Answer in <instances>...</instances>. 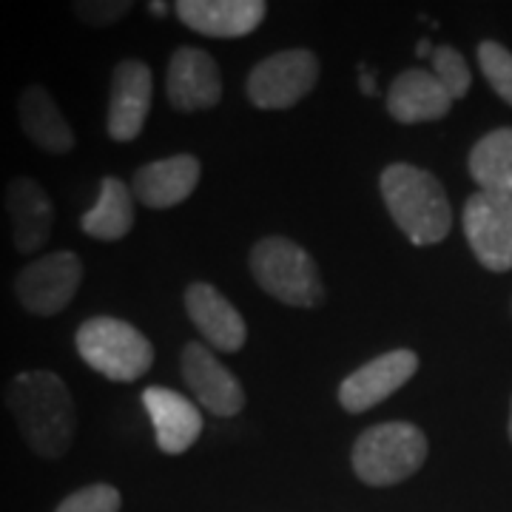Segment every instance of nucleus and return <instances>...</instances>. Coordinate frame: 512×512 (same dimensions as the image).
<instances>
[{
	"instance_id": "f257e3e1",
	"label": "nucleus",
	"mask_w": 512,
	"mask_h": 512,
	"mask_svg": "<svg viewBox=\"0 0 512 512\" xmlns=\"http://www.w3.org/2000/svg\"><path fill=\"white\" fill-rule=\"evenodd\" d=\"M3 404L18 424L23 444L46 461L69 453L77 433V410L69 384L52 370H23L6 384Z\"/></svg>"
},
{
	"instance_id": "f03ea898",
	"label": "nucleus",
	"mask_w": 512,
	"mask_h": 512,
	"mask_svg": "<svg viewBox=\"0 0 512 512\" xmlns=\"http://www.w3.org/2000/svg\"><path fill=\"white\" fill-rule=\"evenodd\" d=\"M382 200L393 222L413 245H439L453 228V205L436 174L419 165L393 163L379 177Z\"/></svg>"
},
{
	"instance_id": "7ed1b4c3",
	"label": "nucleus",
	"mask_w": 512,
	"mask_h": 512,
	"mask_svg": "<svg viewBox=\"0 0 512 512\" xmlns=\"http://www.w3.org/2000/svg\"><path fill=\"white\" fill-rule=\"evenodd\" d=\"M427 436L410 421L373 424L353 444V473L367 487H393L427 461Z\"/></svg>"
},
{
	"instance_id": "20e7f679",
	"label": "nucleus",
	"mask_w": 512,
	"mask_h": 512,
	"mask_svg": "<svg viewBox=\"0 0 512 512\" xmlns=\"http://www.w3.org/2000/svg\"><path fill=\"white\" fill-rule=\"evenodd\" d=\"M251 274L256 285L282 305L316 308L325 299L313 256L288 237L259 239L251 248Z\"/></svg>"
},
{
	"instance_id": "39448f33",
	"label": "nucleus",
	"mask_w": 512,
	"mask_h": 512,
	"mask_svg": "<svg viewBox=\"0 0 512 512\" xmlns=\"http://www.w3.org/2000/svg\"><path fill=\"white\" fill-rule=\"evenodd\" d=\"M86 365L111 382H137L154 365V348L134 325L117 316H92L74 333Z\"/></svg>"
},
{
	"instance_id": "423d86ee",
	"label": "nucleus",
	"mask_w": 512,
	"mask_h": 512,
	"mask_svg": "<svg viewBox=\"0 0 512 512\" xmlns=\"http://www.w3.org/2000/svg\"><path fill=\"white\" fill-rule=\"evenodd\" d=\"M83 259L74 251H55L23 265L15 276V296L20 308L32 316L63 313L80 291Z\"/></svg>"
},
{
	"instance_id": "0eeeda50",
	"label": "nucleus",
	"mask_w": 512,
	"mask_h": 512,
	"mask_svg": "<svg viewBox=\"0 0 512 512\" xmlns=\"http://www.w3.org/2000/svg\"><path fill=\"white\" fill-rule=\"evenodd\" d=\"M319 80V57L308 49H288L265 57L248 74L245 92L256 109L279 111L296 106Z\"/></svg>"
},
{
	"instance_id": "6e6552de",
	"label": "nucleus",
	"mask_w": 512,
	"mask_h": 512,
	"mask_svg": "<svg viewBox=\"0 0 512 512\" xmlns=\"http://www.w3.org/2000/svg\"><path fill=\"white\" fill-rule=\"evenodd\" d=\"M461 222L473 254L487 271H512V197L478 191L464 205Z\"/></svg>"
},
{
	"instance_id": "1a4fd4ad",
	"label": "nucleus",
	"mask_w": 512,
	"mask_h": 512,
	"mask_svg": "<svg viewBox=\"0 0 512 512\" xmlns=\"http://www.w3.org/2000/svg\"><path fill=\"white\" fill-rule=\"evenodd\" d=\"M154 77L143 60H120L111 72L106 131L114 143H131L146 128Z\"/></svg>"
},
{
	"instance_id": "9d476101",
	"label": "nucleus",
	"mask_w": 512,
	"mask_h": 512,
	"mask_svg": "<svg viewBox=\"0 0 512 512\" xmlns=\"http://www.w3.org/2000/svg\"><path fill=\"white\" fill-rule=\"evenodd\" d=\"M419 370V356L413 350H390L376 356L359 370H353L339 387V404L348 413H367L370 407L390 399L399 387L410 382Z\"/></svg>"
},
{
	"instance_id": "9b49d317",
	"label": "nucleus",
	"mask_w": 512,
	"mask_h": 512,
	"mask_svg": "<svg viewBox=\"0 0 512 512\" xmlns=\"http://www.w3.org/2000/svg\"><path fill=\"white\" fill-rule=\"evenodd\" d=\"M165 94L174 111L191 114L214 109L222 100V74L217 60L202 49L180 46L168 60Z\"/></svg>"
},
{
	"instance_id": "f8f14e48",
	"label": "nucleus",
	"mask_w": 512,
	"mask_h": 512,
	"mask_svg": "<svg viewBox=\"0 0 512 512\" xmlns=\"http://www.w3.org/2000/svg\"><path fill=\"white\" fill-rule=\"evenodd\" d=\"M183 379L194 399L220 419H231L245 407V390L239 379L202 342L185 345Z\"/></svg>"
},
{
	"instance_id": "ddd939ff",
	"label": "nucleus",
	"mask_w": 512,
	"mask_h": 512,
	"mask_svg": "<svg viewBox=\"0 0 512 512\" xmlns=\"http://www.w3.org/2000/svg\"><path fill=\"white\" fill-rule=\"evenodd\" d=\"M3 205L12 225V245L23 256L37 254L55 225V202L46 194V188L32 177H15L3 191Z\"/></svg>"
},
{
	"instance_id": "4468645a",
	"label": "nucleus",
	"mask_w": 512,
	"mask_h": 512,
	"mask_svg": "<svg viewBox=\"0 0 512 512\" xmlns=\"http://www.w3.org/2000/svg\"><path fill=\"white\" fill-rule=\"evenodd\" d=\"M202 165L194 154H174L140 165L131 177V194L146 208H174L185 202L200 183Z\"/></svg>"
},
{
	"instance_id": "2eb2a0df",
	"label": "nucleus",
	"mask_w": 512,
	"mask_h": 512,
	"mask_svg": "<svg viewBox=\"0 0 512 512\" xmlns=\"http://www.w3.org/2000/svg\"><path fill=\"white\" fill-rule=\"evenodd\" d=\"M185 313L211 348L222 350V353H237L245 348V339H248L245 319L214 285H208V282L188 285Z\"/></svg>"
},
{
	"instance_id": "dca6fc26",
	"label": "nucleus",
	"mask_w": 512,
	"mask_h": 512,
	"mask_svg": "<svg viewBox=\"0 0 512 512\" xmlns=\"http://www.w3.org/2000/svg\"><path fill=\"white\" fill-rule=\"evenodd\" d=\"M143 404L151 416L154 433H157V447L163 453L183 456L194 447V441L200 439V410H197V404L188 402L183 393L168 390V387H146Z\"/></svg>"
},
{
	"instance_id": "f3484780",
	"label": "nucleus",
	"mask_w": 512,
	"mask_h": 512,
	"mask_svg": "<svg viewBox=\"0 0 512 512\" xmlns=\"http://www.w3.org/2000/svg\"><path fill=\"white\" fill-rule=\"evenodd\" d=\"M453 103L456 100L436 80V74L427 69H407L390 83L387 92V114L402 126L441 120L453 109Z\"/></svg>"
},
{
	"instance_id": "a211bd4d",
	"label": "nucleus",
	"mask_w": 512,
	"mask_h": 512,
	"mask_svg": "<svg viewBox=\"0 0 512 512\" xmlns=\"http://www.w3.org/2000/svg\"><path fill=\"white\" fill-rule=\"evenodd\" d=\"M177 18L205 37H245L262 23V0H180Z\"/></svg>"
},
{
	"instance_id": "6ab92c4d",
	"label": "nucleus",
	"mask_w": 512,
	"mask_h": 512,
	"mask_svg": "<svg viewBox=\"0 0 512 512\" xmlns=\"http://www.w3.org/2000/svg\"><path fill=\"white\" fill-rule=\"evenodd\" d=\"M18 120L23 134L35 143L40 151L63 157L74 148V131L69 120L63 117V111L55 103V97L49 94L46 86L29 83L18 94Z\"/></svg>"
},
{
	"instance_id": "aec40b11",
	"label": "nucleus",
	"mask_w": 512,
	"mask_h": 512,
	"mask_svg": "<svg viewBox=\"0 0 512 512\" xmlns=\"http://www.w3.org/2000/svg\"><path fill=\"white\" fill-rule=\"evenodd\" d=\"M83 234L100 242H120L134 228V194L120 177H103L100 194L80 220Z\"/></svg>"
},
{
	"instance_id": "412c9836",
	"label": "nucleus",
	"mask_w": 512,
	"mask_h": 512,
	"mask_svg": "<svg viewBox=\"0 0 512 512\" xmlns=\"http://www.w3.org/2000/svg\"><path fill=\"white\" fill-rule=\"evenodd\" d=\"M470 177L481 191L512 197V128L484 134L470 151Z\"/></svg>"
},
{
	"instance_id": "4be33fe9",
	"label": "nucleus",
	"mask_w": 512,
	"mask_h": 512,
	"mask_svg": "<svg viewBox=\"0 0 512 512\" xmlns=\"http://www.w3.org/2000/svg\"><path fill=\"white\" fill-rule=\"evenodd\" d=\"M478 66L493 86V92L512 106V52L495 40L478 43Z\"/></svg>"
},
{
	"instance_id": "5701e85b",
	"label": "nucleus",
	"mask_w": 512,
	"mask_h": 512,
	"mask_svg": "<svg viewBox=\"0 0 512 512\" xmlns=\"http://www.w3.org/2000/svg\"><path fill=\"white\" fill-rule=\"evenodd\" d=\"M430 60H433L436 80L447 89V94L453 100H461L464 94L470 92L473 74H470V66H467V60L461 57L458 49H453V46H436V52H433Z\"/></svg>"
},
{
	"instance_id": "b1692460",
	"label": "nucleus",
	"mask_w": 512,
	"mask_h": 512,
	"mask_svg": "<svg viewBox=\"0 0 512 512\" xmlns=\"http://www.w3.org/2000/svg\"><path fill=\"white\" fill-rule=\"evenodd\" d=\"M123 495L111 484H89L66 495L55 512H120Z\"/></svg>"
},
{
	"instance_id": "393cba45",
	"label": "nucleus",
	"mask_w": 512,
	"mask_h": 512,
	"mask_svg": "<svg viewBox=\"0 0 512 512\" xmlns=\"http://www.w3.org/2000/svg\"><path fill=\"white\" fill-rule=\"evenodd\" d=\"M134 3L131 0H74V18L92 29H109L114 23L131 15Z\"/></svg>"
},
{
	"instance_id": "a878e982",
	"label": "nucleus",
	"mask_w": 512,
	"mask_h": 512,
	"mask_svg": "<svg viewBox=\"0 0 512 512\" xmlns=\"http://www.w3.org/2000/svg\"><path fill=\"white\" fill-rule=\"evenodd\" d=\"M359 89L365 94H376V77H373V72H365L362 69V77H359Z\"/></svg>"
},
{
	"instance_id": "bb28decb",
	"label": "nucleus",
	"mask_w": 512,
	"mask_h": 512,
	"mask_svg": "<svg viewBox=\"0 0 512 512\" xmlns=\"http://www.w3.org/2000/svg\"><path fill=\"white\" fill-rule=\"evenodd\" d=\"M148 12H151L154 18H165V15H168V3H165V0H151V3H148Z\"/></svg>"
},
{
	"instance_id": "cd10ccee",
	"label": "nucleus",
	"mask_w": 512,
	"mask_h": 512,
	"mask_svg": "<svg viewBox=\"0 0 512 512\" xmlns=\"http://www.w3.org/2000/svg\"><path fill=\"white\" fill-rule=\"evenodd\" d=\"M433 52H436V46L427 40V37H421L419 40V46H416V55L419 57H433Z\"/></svg>"
},
{
	"instance_id": "c85d7f7f",
	"label": "nucleus",
	"mask_w": 512,
	"mask_h": 512,
	"mask_svg": "<svg viewBox=\"0 0 512 512\" xmlns=\"http://www.w3.org/2000/svg\"><path fill=\"white\" fill-rule=\"evenodd\" d=\"M507 430H510V441H512V407H510V424H507Z\"/></svg>"
}]
</instances>
